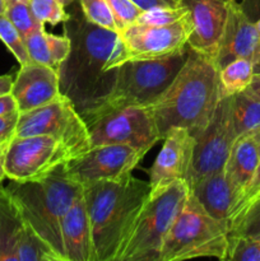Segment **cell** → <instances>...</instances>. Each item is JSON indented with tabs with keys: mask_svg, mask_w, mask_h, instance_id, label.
I'll return each instance as SVG.
<instances>
[{
	"mask_svg": "<svg viewBox=\"0 0 260 261\" xmlns=\"http://www.w3.org/2000/svg\"><path fill=\"white\" fill-rule=\"evenodd\" d=\"M71 48L59 69L60 91L79 114L97 106L111 92L117 69H109L119 33L88 22L84 15L65 22Z\"/></svg>",
	"mask_w": 260,
	"mask_h": 261,
	"instance_id": "1",
	"label": "cell"
},
{
	"mask_svg": "<svg viewBox=\"0 0 260 261\" xmlns=\"http://www.w3.org/2000/svg\"><path fill=\"white\" fill-rule=\"evenodd\" d=\"M218 66L213 56L189 47L181 70L162 96L149 107L161 138L173 127H184L194 138L208 125L221 98Z\"/></svg>",
	"mask_w": 260,
	"mask_h": 261,
	"instance_id": "2",
	"label": "cell"
},
{
	"mask_svg": "<svg viewBox=\"0 0 260 261\" xmlns=\"http://www.w3.org/2000/svg\"><path fill=\"white\" fill-rule=\"evenodd\" d=\"M149 194V182L133 176L122 181H98L83 186L94 261H117Z\"/></svg>",
	"mask_w": 260,
	"mask_h": 261,
	"instance_id": "3",
	"label": "cell"
},
{
	"mask_svg": "<svg viewBox=\"0 0 260 261\" xmlns=\"http://www.w3.org/2000/svg\"><path fill=\"white\" fill-rule=\"evenodd\" d=\"M64 166L43 180L10 181L5 186L25 223L50 246L60 261H66L61 237L63 219L74 201L83 194V186L66 176Z\"/></svg>",
	"mask_w": 260,
	"mask_h": 261,
	"instance_id": "4",
	"label": "cell"
},
{
	"mask_svg": "<svg viewBox=\"0 0 260 261\" xmlns=\"http://www.w3.org/2000/svg\"><path fill=\"white\" fill-rule=\"evenodd\" d=\"M189 55V46L172 56L153 60H132L117 68L111 92L91 111L82 115L93 119L112 110L125 107H148L170 87Z\"/></svg>",
	"mask_w": 260,
	"mask_h": 261,
	"instance_id": "5",
	"label": "cell"
},
{
	"mask_svg": "<svg viewBox=\"0 0 260 261\" xmlns=\"http://www.w3.org/2000/svg\"><path fill=\"white\" fill-rule=\"evenodd\" d=\"M189 196L185 180L150 191L117 261H158L161 249Z\"/></svg>",
	"mask_w": 260,
	"mask_h": 261,
	"instance_id": "6",
	"label": "cell"
},
{
	"mask_svg": "<svg viewBox=\"0 0 260 261\" xmlns=\"http://www.w3.org/2000/svg\"><path fill=\"white\" fill-rule=\"evenodd\" d=\"M228 223L209 216L189 194L183 211L168 232L158 261L214 257L226 260Z\"/></svg>",
	"mask_w": 260,
	"mask_h": 261,
	"instance_id": "7",
	"label": "cell"
},
{
	"mask_svg": "<svg viewBox=\"0 0 260 261\" xmlns=\"http://www.w3.org/2000/svg\"><path fill=\"white\" fill-rule=\"evenodd\" d=\"M191 31L193 24L189 13L170 24L133 23L119 32L109 69H117L126 61L153 60L175 55L188 46Z\"/></svg>",
	"mask_w": 260,
	"mask_h": 261,
	"instance_id": "8",
	"label": "cell"
},
{
	"mask_svg": "<svg viewBox=\"0 0 260 261\" xmlns=\"http://www.w3.org/2000/svg\"><path fill=\"white\" fill-rule=\"evenodd\" d=\"M48 135L63 143L75 158L91 149L88 127L73 102L63 96L45 106L19 112L15 137ZM71 161V160H70Z\"/></svg>",
	"mask_w": 260,
	"mask_h": 261,
	"instance_id": "9",
	"label": "cell"
},
{
	"mask_svg": "<svg viewBox=\"0 0 260 261\" xmlns=\"http://www.w3.org/2000/svg\"><path fill=\"white\" fill-rule=\"evenodd\" d=\"M73 160L68 148L48 135L14 137L5 152L4 171L8 180L31 182L48 177Z\"/></svg>",
	"mask_w": 260,
	"mask_h": 261,
	"instance_id": "10",
	"label": "cell"
},
{
	"mask_svg": "<svg viewBox=\"0 0 260 261\" xmlns=\"http://www.w3.org/2000/svg\"><path fill=\"white\" fill-rule=\"evenodd\" d=\"M91 147L105 144H127L148 150L161 138L149 107H125L86 120Z\"/></svg>",
	"mask_w": 260,
	"mask_h": 261,
	"instance_id": "11",
	"label": "cell"
},
{
	"mask_svg": "<svg viewBox=\"0 0 260 261\" xmlns=\"http://www.w3.org/2000/svg\"><path fill=\"white\" fill-rule=\"evenodd\" d=\"M233 96H221L208 125L195 137L193 158L186 184L224 170L229 152L237 139L233 126Z\"/></svg>",
	"mask_w": 260,
	"mask_h": 261,
	"instance_id": "12",
	"label": "cell"
},
{
	"mask_svg": "<svg viewBox=\"0 0 260 261\" xmlns=\"http://www.w3.org/2000/svg\"><path fill=\"white\" fill-rule=\"evenodd\" d=\"M147 152L127 144L91 147L65 166L66 176L84 186L98 181H122L130 177Z\"/></svg>",
	"mask_w": 260,
	"mask_h": 261,
	"instance_id": "13",
	"label": "cell"
},
{
	"mask_svg": "<svg viewBox=\"0 0 260 261\" xmlns=\"http://www.w3.org/2000/svg\"><path fill=\"white\" fill-rule=\"evenodd\" d=\"M236 59H247L256 63L260 59V32L240 7L239 0L228 4L226 27L214 55L218 69Z\"/></svg>",
	"mask_w": 260,
	"mask_h": 261,
	"instance_id": "14",
	"label": "cell"
},
{
	"mask_svg": "<svg viewBox=\"0 0 260 261\" xmlns=\"http://www.w3.org/2000/svg\"><path fill=\"white\" fill-rule=\"evenodd\" d=\"M162 149L149 170L150 191L185 180L190 170L195 138L188 129L173 127L163 137Z\"/></svg>",
	"mask_w": 260,
	"mask_h": 261,
	"instance_id": "15",
	"label": "cell"
},
{
	"mask_svg": "<svg viewBox=\"0 0 260 261\" xmlns=\"http://www.w3.org/2000/svg\"><path fill=\"white\" fill-rule=\"evenodd\" d=\"M231 0H181L189 9L193 31L188 46L198 53L216 55L226 27Z\"/></svg>",
	"mask_w": 260,
	"mask_h": 261,
	"instance_id": "16",
	"label": "cell"
},
{
	"mask_svg": "<svg viewBox=\"0 0 260 261\" xmlns=\"http://www.w3.org/2000/svg\"><path fill=\"white\" fill-rule=\"evenodd\" d=\"M12 94L19 112L45 106L63 96L59 73L35 61L20 65L13 81Z\"/></svg>",
	"mask_w": 260,
	"mask_h": 261,
	"instance_id": "17",
	"label": "cell"
},
{
	"mask_svg": "<svg viewBox=\"0 0 260 261\" xmlns=\"http://www.w3.org/2000/svg\"><path fill=\"white\" fill-rule=\"evenodd\" d=\"M61 237L66 261H94L91 223L83 194L64 217Z\"/></svg>",
	"mask_w": 260,
	"mask_h": 261,
	"instance_id": "18",
	"label": "cell"
},
{
	"mask_svg": "<svg viewBox=\"0 0 260 261\" xmlns=\"http://www.w3.org/2000/svg\"><path fill=\"white\" fill-rule=\"evenodd\" d=\"M260 161V152L250 134L241 135L235 140L224 166L226 178L233 194V206L249 186ZM233 209V208H232Z\"/></svg>",
	"mask_w": 260,
	"mask_h": 261,
	"instance_id": "19",
	"label": "cell"
},
{
	"mask_svg": "<svg viewBox=\"0 0 260 261\" xmlns=\"http://www.w3.org/2000/svg\"><path fill=\"white\" fill-rule=\"evenodd\" d=\"M188 186L190 196L209 216L228 223L235 200L224 170L205 176Z\"/></svg>",
	"mask_w": 260,
	"mask_h": 261,
	"instance_id": "20",
	"label": "cell"
},
{
	"mask_svg": "<svg viewBox=\"0 0 260 261\" xmlns=\"http://www.w3.org/2000/svg\"><path fill=\"white\" fill-rule=\"evenodd\" d=\"M28 229L17 203L5 186L0 188V261H18V249Z\"/></svg>",
	"mask_w": 260,
	"mask_h": 261,
	"instance_id": "21",
	"label": "cell"
},
{
	"mask_svg": "<svg viewBox=\"0 0 260 261\" xmlns=\"http://www.w3.org/2000/svg\"><path fill=\"white\" fill-rule=\"evenodd\" d=\"M24 42L31 61L48 66L58 73L71 48V41L68 35L56 36L47 33L45 27L28 35Z\"/></svg>",
	"mask_w": 260,
	"mask_h": 261,
	"instance_id": "22",
	"label": "cell"
},
{
	"mask_svg": "<svg viewBox=\"0 0 260 261\" xmlns=\"http://www.w3.org/2000/svg\"><path fill=\"white\" fill-rule=\"evenodd\" d=\"M233 126L236 137L249 134L260 125V98L247 89L233 96Z\"/></svg>",
	"mask_w": 260,
	"mask_h": 261,
	"instance_id": "23",
	"label": "cell"
},
{
	"mask_svg": "<svg viewBox=\"0 0 260 261\" xmlns=\"http://www.w3.org/2000/svg\"><path fill=\"white\" fill-rule=\"evenodd\" d=\"M219 86L222 96H235L249 88L254 78V63L247 59H236L219 69Z\"/></svg>",
	"mask_w": 260,
	"mask_h": 261,
	"instance_id": "24",
	"label": "cell"
},
{
	"mask_svg": "<svg viewBox=\"0 0 260 261\" xmlns=\"http://www.w3.org/2000/svg\"><path fill=\"white\" fill-rule=\"evenodd\" d=\"M228 236L260 240V193L232 214L228 221Z\"/></svg>",
	"mask_w": 260,
	"mask_h": 261,
	"instance_id": "25",
	"label": "cell"
},
{
	"mask_svg": "<svg viewBox=\"0 0 260 261\" xmlns=\"http://www.w3.org/2000/svg\"><path fill=\"white\" fill-rule=\"evenodd\" d=\"M18 261H60L47 244L28 226L18 249Z\"/></svg>",
	"mask_w": 260,
	"mask_h": 261,
	"instance_id": "26",
	"label": "cell"
},
{
	"mask_svg": "<svg viewBox=\"0 0 260 261\" xmlns=\"http://www.w3.org/2000/svg\"><path fill=\"white\" fill-rule=\"evenodd\" d=\"M4 14L17 28L23 38H25L38 28L45 27V24L35 17L28 2H8L7 0V9Z\"/></svg>",
	"mask_w": 260,
	"mask_h": 261,
	"instance_id": "27",
	"label": "cell"
},
{
	"mask_svg": "<svg viewBox=\"0 0 260 261\" xmlns=\"http://www.w3.org/2000/svg\"><path fill=\"white\" fill-rule=\"evenodd\" d=\"M0 41L8 47V50L13 54L20 65H25L31 61L25 47L24 38L20 36L17 28L12 24L7 15H0Z\"/></svg>",
	"mask_w": 260,
	"mask_h": 261,
	"instance_id": "28",
	"label": "cell"
},
{
	"mask_svg": "<svg viewBox=\"0 0 260 261\" xmlns=\"http://www.w3.org/2000/svg\"><path fill=\"white\" fill-rule=\"evenodd\" d=\"M84 18L88 22L119 33L116 20L106 0H79Z\"/></svg>",
	"mask_w": 260,
	"mask_h": 261,
	"instance_id": "29",
	"label": "cell"
},
{
	"mask_svg": "<svg viewBox=\"0 0 260 261\" xmlns=\"http://www.w3.org/2000/svg\"><path fill=\"white\" fill-rule=\"evenodd\" d=\"M31 10L41 23L51 25L65 23L71 15L65 10V5L60 0H28Z\"/></svg>",
	"mask_w": 260,
	"mask_h": 261,
	"instance_id": "30",
	"label": "cell"
},
{
	"mask_svg": "<svg viewBox=\"0 0 260 261\" xmlns=\"http://www.w3.org/2000/svg\"><path fill=\"white\" fill-rule=\"evenodd\" d=\"M226 260L260 261V240L246 236H228Z\"/></svg>",
	"mask_w": 260,
	"mask_h": 261,
	"instance_id": "31",
	"label": "cell"
},
{
	"mask_svg": "<svg viewBox=\"0 0 260 261\" xmlns=\"http://www.w3.org/2000/svg\"><path fill=\"white\" fill-rule=\"evenodd\" d=\"M188 13L189 9L184 4L177 5V7L154 8V9L143 10V13L139 15L137 22L155 25L170 24V23H173L180 19V18H183Z\"/></svg>",
	"mask_w": 260,
	"mask_h": 261,
	"instance_id": "32",
	"label": "cell"
},
{
	"mask_svg": "<svg viewBox=\"0 0 260 261\" xmlns=\"http://www.w3.org/2000/svg\"><path fill=\"white\" fill-rule=\"evenodd\" d=\"M116 20L119 32H121L127 25L137 22L139 15L143 13L133 0H106Z\"/></svg>",
	"mask_w": 260,
	"mask_h": 261,
	"instance_id": "33",
	"label": "cell"
},
{
	"mask_svg": "<svg viewBox=\"0 0 260 261\" xmlns=\"http://www.w3.org/2000/svg\"><path fill=\"white\" fill-rule=\"evenodd\" d=\"M19 111L0 117V145H7L15 137Z\"/></svg>",
	"mask_w": 260,
	"mask_h": 261,
	"instance_id": "34",
	"label": "cell"
},
{
	"mask_svg": "<svg viewBox=\"0 0 260 261\" xmlns=\"http://www.w3.org/2000/svg\"><path fill=\"white\" fill-rule=\"evenodd\" d=\"M259 193H260V161H259V165H257V167H256V171H255L254 176H252L251 181H250L249 186H247L246 190H245V193L242 194V196L240 198V200L237 201V204L233 206V209H232L231 216L235 213V212L239 211L241 206H244L247 201L251 200L254 196H256ZM229 218H231V217H229Z\"/></svg>",
	"mask_w": 260,
	"mask_h": 261,
	"instance_id": "35",
	"label": "cell"
},
{
	"mask_svg": "<svg viewBox=\"0 0 260 261\" xmlns=\"http://www.w3.org/2000/svg\"><path fill=\"white\" fill-rule=\"evenodd\" d=\"M240 7L244 10L245 14L252 20L256 22L260 18V0H240Z\"/></svg>",
	"mask_w": 260,
	"mask_h": 261,
	"instance_id": "36",
	"label": "cell"
},
{
	"mask_svg": "<svg viewBox=\"0 0 260 261\" xmlns=\"http://www.w3.org/2000/svg\"><path fill=\"white\" fill-rule=\"evenodd\" d=\"M15 111H18V107L13 94L8 93L0 96V117L5 116V115L13 114V112Z\"/></svg>",
	"mask_w": 260,
	"mask_h": 261,
	"instance_id": "37",
	"label": "cell"
},
{
	"mask_svg": "<svg viewBox=\"0 0 260 261\" xmlns=\"http://www.w3.org/2000/svg\"><path fill=\"white\" fill-rule=\"evenodd\" d=\"M133 2L143 10H149L161 7H172V5H170L167 2H165V0H133ZM176 7H177V5H176Z\"/></svg>",
	"mask_w": 260,
	"mask_h": 261,
	"instance_id": "38",
	"label": "cell"
},
{
	"mask_svg": "<svg viewBox=\"0 0 260 261\" xmlns=\"http://www.w3.org/2000/svg\"><path fill=\"white\" fill-rule=\"evenodd\" d=\"M13 81L14 78L12 75H0V96L12 93Z\"/></svg>",
	"mask_w": 260,
	"mask_h": 261,
	"instance_id": "39",
	"label": "cell"
},
{
	"mask_svg": "<svg viewBox=\"0 0 260 261\" xmlns=\"http://www.w3.org/2000/svg\"><path fill=\"white\" fill-rule=\"evenodd\" d=\"M8 145H0V188L3 186V181L7 178L5 176V171H4V160H5V152H7Z\"/></svg>",
	"mask_w": 260,
	"mask_h": 261,
	"instance_id": "40",
	"label": "cell"
},
{
	"mask_svg": "<svg viewBox=\"0 0 260 261\" xmlns=\"http://www.w3.org/2000/svg\"><path fill=\"white\" fill-rule=\"evenodd\" d=\"M247 91L254 94V96H256L257 98H260V74H255Z\"/></svg>",
	"mask_w": 260,
	"mask_h": 261,
	"instance_id": "41",
	"label": "cell"
},
{
	"mask_svg": "<svg viewBox=\"0 0 260 261\" xmlns=\"http://www.w3.org/2000/svg\"><path fill=\"white\" fill-rule=\"evenodd\" d=\"M249 134L251 135L252 139L255 140V143H256L257 148H259V152H260V125L256 127V129H254L252 132H250Z\"/></svg>",
	"mask_w": 260,
	"mask_h": 261,
	"instance_id": "42",
	"label": "cell"
},
{
	"mask_svg": "<svg viewBox=\"0 0 260 261\" xmlns=\"http://www.w3.org/2000/svg\"><path fill=\"white\" fill-rule=\"evenodd\" d=\"M7 9V0H0V15H3Z\"/></svg>",
	"mask_w": 260,
	"mask_h": 261,
	"instance_id": "43",
	"label": "cell"
},
{
	"mask_svg": "<svg viewBox=\"0 0 260 261\" xmlns=\"http://www.w3.org/2000/svg\"><path fill=\"white\" fill-rule=\"evenodd\" d=\"M254 73L255 74H260V59L254 64Z\"/></svg>",
	"mask_w": 260,
	"mask_h": 261,
	"instance_id": "44",
	"label": "cell"
},
{
	"mask_svg": "<svg viewBox=\"0 0 260 261\" xmlns=\"http://www.w3.org/2000/svg\"><path fill=\"white\" fill-rule=\"evenodd\" d=\"M165 2H167L168 4L172 5V7H176V5L181 4V0H165Z\"/></svg>",
	"mask_w": 260,
	"mask_h": 261,
	"instance_id": "45",
	"label": "cell"
},
{
	"mask_svg": "<svg viewBox=\"0 0 260 261\" xmlns=\"http://www.w3.org/2000/svg\"><path fill=\"white\" fill-rule=\"evenodd\" d=\"M60 2H61V3H63V4H64V5H65V7H66V5L71 4V3H73V2H74V0H60Z\"/></svg>",
	"mask_w": 260,
	"mask_h": 261,
	"instance_id": "46",
	"label": "cell"
},
{
	"mask_svg": "<svg viewBox=\"0 0 260 261\" xmlns=\"http://www.w3.org/2000/svg\"><path fill=\"white\" fill-rule=\"evenodd\" d=\"M255 24H256L257 30H259V32H260V18H259V19L256 20V22H255Z\"/></svg>",
	"mask_w": 260,
	"mask_h": 261,
	"instance_id": "47",
	"label": "cell"
},
{
	"mask_svg": "<svg viewBox=\"0 0 260 261\" xmlns=\"http://www.w3.org/2000/svg\"><path fill=\"white\" fill-rule=\"evenodd\" d=\"M8 2H28V0H8Z\"/></svg>",
	"mask_w": 260,
	"mask_h": 261,
	"instance_id": "48",
	"label": "cell"
}]
</instances>
